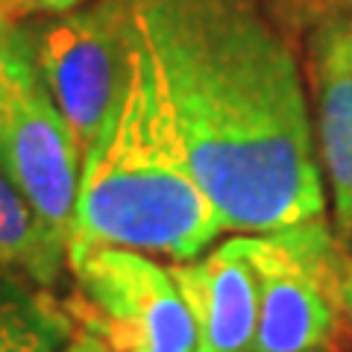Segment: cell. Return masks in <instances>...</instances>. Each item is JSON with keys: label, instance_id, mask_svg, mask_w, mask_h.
<instances>
[{"label": "cell", "instance_id": "obj_13", "mask_svg": "<svg viewBox=\"0 0 352 352\" xmlns=\"http://www.w3.org/2000/svg\"><path fill=\"white\" fill-rule=\"evenodd\" d=\"M62 352H112V349H109V344L94 332V329L76 323V332H74V338L68 340V346H65Z\"/></svg>", "mask_w": 352, "mask_h": 352}, {"label": "cell", "instance_id": "obj_9", "mask_svg": "<svg viewBox=\"0 0 352 352\" xmlns=\"http://www.w3.org/2000/svg\"><path fill=\"white\" fill-rule=\"evenodd\" d=\"M317 156L335 203V223L352 244V74L314 71Z\"/></svg>", "mask_w": 352, "mask_h": 352}, {"label": "cell", "instance_id": "obj_7", "mask_svg": "<svg viewBox=\"0 0 352 352\" xmlns=\"http://www.w3.org/2000/svg\"><path fill=\"white\" fill-rule=\"evenodd\" d=\"M179 294L194 317V352H252L258 332V279L244 235L170 264Z\"/></svg>", "mask_w": 352, "mask_h": 352}, {"label": "cell", "instance_id": "obj_4", "mask_svg": "<svg viewBox=\"0 0 352 352\" xmlns=\"http://www.w3.org/2000/svg\"><path fill=\"white\" fill-rule=\"evenodd\" d=\"M0 170L68 241L82 150L32 50L30 21L0 15Z\"/></svg>", "mask_w": 352, "mask_h": 352}, {"label": "cell", "instance_id": "obj_3", "mask_svg": "<svg viewBox=\"0 0 352 352\" xmlns=\"http://www.w3.org/2000/svg\"><path fill=\"white\" fill-rule=\"evenodd\" d=\"M258 279L252 352H332L346 314L349 258L323 217L244 232Z\"/></svg>", "mask_w": 352, "mask_h": 352}, {"label": "cell", "instance_id": "obj_10", "mask_svg": "<svg viewBox=\"0 0 352 352\" xmlns=\"http://www.w3.org/2000/svg\"><path fill=\"white\" fill-rule=\"evenodd\" d=\"M74 332L71 308L53 291L0 279V352H62Z\"/></svg>", "mask_w": 352, "mask_h": 352}, {"label": "cell", "instance_id": "obj_11", "mask_svg": "<svg viewBox=\"0 0 352 352\" xmlns=\"http://www.w3.org/2000/svg\"><path fill=\"white\" fill-rule=\"evenodd\" d=\"M314 71L352 74V0L332 9L314 30Z\"/></svg>", "mask_w": 352, "mask_h": 352}, {"label": "cell", "instance_id": "obj_2", "mask_svg": "<svg viewBox=\"0 0 352 352\" xmlns=\"http://www.w3.org/2000/svg\"><path fill=\"white\" fill-rule=\"evenodd\" d=\"M124 41V88L106 132L82 159L68 247L103 244L170 264L191 261L226 226L191 168L156 71L126 27Z\"/></svg>", "mask_w": 352, "mask_h": 352}, {"label": "cell", "instance_id": "obj_12", "mask_svg": "<svg viewBox=\"0 0 352 352\" xmlns=\"http://www.w3.org/2000/svg\"><path fill=\"white\" fill-rule=\"evenodd\" d=\"M85 0H0V15L9 21H41L80 9Z\"/></svg>", "mask_w": 352, "mask_h": 352}, {"label": "cell", "instance_id": "obj_1", "mask_svg": "<svg viewBox=\"0 0 352 352\" xmlns=\"http://www.w3.org/2000/svg\"><path fill=\"white\" fill-rule=\"evenodd\" d=\"M226 232L323 217L300 56L276 0H115Z\"/></svg>", "mask_w": 352, "mask_h": 352}, {"label": "cell", "instance_id": "obj_14", "mask_svg": "<svg viewBox=\"0 0 352 352\" xmlns=\"http://www.w3.org/2000/svg\"><path fill=\"white\" fill-rule=\"evenodd\" d=\"M346 314L352 320V264H349V276H346Z\"/></svg>", "mask_w": 352, "mask_h": 352}, {"label": "cell", "instance_id": "obj_8", "mask_svg": "<svg viewBox=\"0 0 352 352\" xmlns=\"http://www.w3.org/2000/svg\"><path fill=\"white\" fill-rule=\"evenodd\" d=\"M65 270L68 241L0 170V279L53 291Z\"/></svg>", "mask_w": 352, "mask_h": 352}, {"label": "cell", "instance_id": "obj_5", "mask_svg": "<svg viewBox=\"0 0 352 352\" xmlns=\"http://www.w3.org/2000/svg\"><path fill=\"white\" fill-rule=\"evenodd\" d=\"M74 320L112 352H194L197 332L170 264L126 247H68Z\"/></svg>", "mask_w": 352, "mask_h": 352}, {"label": "cell", "instance_id": "obj_6", "mask_svg": "<svg viewBox=\"0 0 352 352\" xmlns=\"http://www.w3.org/2000/svg\"><path fill=\"white\" fill-rule=\"evenodd\" d=\"M30 32L38 71L85 159L106 132L124 88L126 41L118 3L91 0L74 12L30 21Z\"/></svg>", "mask_w": 352, "mask_h": 352}]
</instances>
